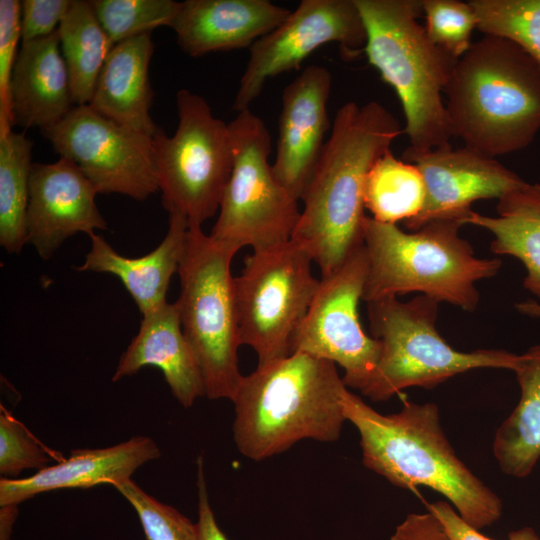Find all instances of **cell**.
I'll return each instance as SVG.
<instances>
[{"mask_svg": "<svg viewBox=\"0 0 540 540\" xmlns=\"http://www.w3.org/2000/svg\"><path fill=\"white\" fill-rule=\"evenodd\" d=\"M458 220L437 219L405 232L396 224L366 216L363 243L368 273L362 300L377 301L411 292L473 311L478 281L495 276L500 259L478 258L460 237Z\"/></svg>", "mask_w": 540, "mask_h": 540, "instance_id": "6", "label": "cell"}, {"mask_svg": "<svg viewBox=\"0 0 540 540\" xmlns=\"http://www.w3.org/2000/svg\"><path fill=\"white\" fill-rule=\"evenodd\" d=\"M61 454L44 446L5 409L0 414V473L15 478L25 469H45Z\"/></svg>", "mask_w": 540, "mask_h": 540, "instance_id": "33", "label": "cell"}, {"mask_svg": "<svg viewBox=\"0 0 540 540\" xmlns=\"http://www.w3.org/2000/svg\"><path fill=\"white\" fill-rule=\"evenodd\" d=\"M138 333L122 354L112 380L136 374L146 366L159 368L171 393L184 407L205 396L195 355L182 330L176 303H164L142 315Z\"/></svg>", "mask_w": 540, "mask_h": 540, "instance_id": "20", "label": "cell"}, {"mask_svg": "<svg viewBox=\"0 0 540 540\" xmlns=\"http://www.w3.org/2000/svg\"><path fill=\"white\" fill-rule=\"evenodd\" d=\"M402 133L395 116L375 100L349 101L337 110L291 237L318 265L321 277L338 270L363 244L367 175Z\"/></svg>", "mask_w": 540, "mask_h": 540, "instance_id": "1", "label": "cell"}, {"mask_svg": "<svg viewBox=\"0 0 540 540\" xmlns=\"http://www.w3.org/2000/svg\"><path fill=\"white\" fill-rule=\"evenodd\" d=\"M153 439L136 436L117 445L75 449L70 456L24 479L0 480V505L17 506L43 492L67 488H90L130 479L143 464L160 456Z\"/></svg>", "mask_w": 540, "mask_h": 540, "instance_id": "19", "label": "cell"}, {"mask_svg": "<svg viewBox=\"0 0 540 540\" xmlns=\"http://www.w3.org/2000/svg\"><path fill=\"white\" fill-rule=\"evenodd\" d=\"M425 30L438 47L459 59L471 46L477 19L469 2L422 0Z\"/></svg>", "mask_w": 540, "mask_h": 540, "instance_id": "31", "label": "cell"}, {"mask_svg": "<svg viewBox=\"0 0 540 540\" xmlns=\"http://www.w3.org/2000/svg\"><path fill=\"white\" fill-rule=\"evenodd\" d=\"M188 220L169 213V228L162 242L150 253L128 258L117 253L100 235L89 234L91 249L77 271L110 273L117 276L142 315L166 303L170 280L178 271Z\"/></svg>", "mask_w": 540, "mask_h": 540, "instance_id": "23", "label": "cell"}, {"mask_svg": "<svg viewBox=\"0 0 540 540\" xmlns=\"http://www.w3.org/2000/svg\"><path fill=\"white\" fill-rule=\"evenodd\" d=\"M427 509L441 521L452 540H492L466 523L449 502L428 503ZM507 540H540V537L533 528L523 527L510 532Z\"/></svg>", "mask_w": 540, "mask_h": 540, "instance_id": "36", "label": "cell"}, {"mask_svg": "<svg viewBox=\"0 0 540 540\" xmlns=\"http://www.w3.org/2000/svg\"><path fill=\"white\" fill-rule=\"evenodd\" d=\"M228 126L234 162L210 238L236 253L288 242L301 211L268 162L271 136L264 121L246 109Z\"/></svg>", "mask_w": 540, "mask_h": 540, "instance_id": "9", "label": "cell"}, {"mask_svg": "<svg viewBox=\"0 0 540 540\" xmlns=\"http://www.w3.org/2000/svg\"><path fill=\"white\" fill-rule=\"evenodd\" d=\"M367 273L363 243L338 270L321 277L291 341V354L303 352L339 365L344 369L345 385L361 392L369 384L381 352L380 341L366 334L359 317Z\"/></svg>", "mask_w": 540, "mask_h": 540, "instance_id": "12", "label": "cell"}, {"mask_svg": "<svg viewBox=\"0 0 540 540\" xmlns=\"http://www.w3.org/2000/svg\"><path fill=\"white\" fill-rule=\"evenodd\" d=\"M426 189L419 168L383 154L370 169L364 187V205L376 221L397 224L415 218L422 210Z\"/></svg>", "mask_w": 540, "mask_h": 540, "instance_id": "27", "label": "cell"}, {"mask_svg": "<svg viewBox=\"0 0 540 540\" xmlns=\"http://www.w3.org/2000/svg\"><path fill=\"white\" fill-rule=\"evenodd\" d=\"M21 40V1L0 0V136L12 130L10 85Z\"/></svg>", "mask_w": 540, "mask_h": 540, "instance_id": "34", "label": "cell"}, {"mask_svg": "<svg viewBox=\"0 0 540 540\" xmlns=\"http://www.w3.org/2000/svg\"><path fill=\"white\" fill-rule=\"evenodd\" d=\"M346 389L335 363L307 353L258 365L242 377L232 400L237 449L261 461L303 439L338 440L347 421Z\"/></svg>", "mask_w": 540, "mask_h": 540, "instance_id": "3", "label": "cell"}, {"mask_svg": "<svg viewBox=\"0 0 540 540\" xmlns=\"http://www.w3.org/2000/svg\"><path fill=\"white\" fill-rule=\"evenodd\" d=\"M198 521L196 523L200 540H229L218 526L210 506L205 480L204 460L197 458Z\"/></svg>", "mask_w": 540, "mask_h": 540, "instance_id": "38", "label": "cell"}, {"mask_svg": "<svg viewBox=\"0 0 540 540\" xmlns=\"http://www.w3.org/2000/svg\"><path fill=\"white\" fill-rule=\"evenodd\" d=\"M328 43L338 44L347 60L364 53L366 31L355 0H302L277 28L257 40L249 48L233 110L249 109L268 79L297 69Z\"/></svg>", "mask_w": 540, "mask_h": 540, "instance_id": "14", "label": "cell"}, {"mask_svg": "<svg viewBox=\"0 0 540 540\" xmlns=\"http://www.w3.org/2000/svg\"><path fill=\"white\" fill-rule=\"evenodd\" d=\"M10 97L13 123L23 128L53 126L76 106L57 30L21 43Z\"/></svg>", "mask_w": 540, "mask_h": 540, "instance_id": "21", "label": "cell"}, {"mask_svg": "<svg viewBox=\"0 0 540 540\" xmlns=\"http://www.w3.org/2000/svg\"><path fill=\"white\" fill-rule=\"evenodd\" d=\"M57 32L75 105H88L114 44L86 0H72Z\"/></svg>", "mask_w": 540, "mask_h": 540, "instance_id": "26", "label": "cell"}, {"mask_svg": "<svg viewBox=\"0 0 540 540\" xmlns=\"http://www.w3.org/2000/svg\"><path fill=\"white\" fill-rule=\"evenodd\" d=\"M113 486L135 509L146 540H200L196 524L146 493L131 478Z\"/></svg>", "mask_w": 540, "mask_h": 540, "instance_id": "32", "label": "cell"}, {"mask_svg": "<svg viewBox=\"0 0 540 540\" xmlns=\"http://www.w3.org/2000/svg\"><path fill=\"white\" fill-rule=\"evenodd\" d=\"M496 216L472 211L465 219L493 235L494 254L512 256L526 269L523 286L540 300V183L525 182L498 200Z\"/></svg>", "mask_w": 540, "mask_h": 540, "instance_id": "24", "label": "cell"}, {"mask_svg": "<svg viewBox=\"0 0 540 540\" xmlns=\"http://www.w3.org/2000/svg\"><path fill=\"white\" fill-rule=\"evenodd\" d=\"M477 29L506 39L540 65V0H470Z\"/></svg>", "mask_w": 540, "mask_h": 540, "instance_id": "29", "label": "cell"}, {"mask_svg": "<svg viewBox=\"0 0 540 540\" xmlns=\"http://www.w3.org/2000/svg\"><path fill=\"white\" fill-rule=\"evenodd\" d=\"M71 4L72 0L21 1V43L53 34Z\"/></svg>", "mask_w": 540, "mask_h": 540, "instance_id": "35", "label": "cell"}, {"mask_svg": "<svg viewBox=\"0 0 540 540\" xmlns=\"http://www.w3.org/2000/svg\"><path fill=\"white\" fill-rule=\"evenodd\" d=\"M153 52L150 33L115 44L88 104L107 119L151 137L162 130L150 116L153 91L149 64Z\"/></svg>", "mask_w": 540, "mask_h": 540, "instance_id": "22", "label": "cell"}, {"mask_svg": "<svg viewBox=\"0 0 540 540\" xmlns=\"http://www.w3.org/2000/svg\"><path fill=\"white\" fill-rule=\"evenodd\" d=\"M313 259L292 240L253 251L234 277L240 340L258 365L288 357L291 341L319 288Z\"/></svg>", "mask_w": 540, "mask_h": 540, "instance_id": "11", "label": "cell"}, {"mask_svg": "<svg viewBox=\"0 0 540 540\" xmlns=\"http://www.w3.org/2000/svg\"><path fill=\"white\" fill-rule=\"evenodd\" d=\"M32 148L25 132L0 136V244L10 254H19L27 243Z\"/></svg>", "mask_w": 540, "mask_h": 540, "instance_id": "28", "label": "cell"}, {"mask_svg": "<svg viewBox=\"0 0 540 540\" xmlns=\"http://www.w3.org/2000/svg\"><path fill=\"white\" fill-rule=\"evenodd\" d=\"M518 312L530 317H540V300H526L515 305Z\"/></svg>", "mask_w": 540, "mask_h": 540, "instance_id": "39", "label": "cell"}, {"mask_svg": "<svg viewBox=\"0 0 540 540\" xmlns=\"http://www.w3.org/2000/svg\"><path fill=\"white\" fill-rule=\"evenodd\" d=\"M176 103L174 135L161 130L153 137L159 190L168 213L185 216L189 226H201L219 210L231 176V135L202 96L181 89Z\"/></svg>", "mask_w": 540, "mask_h": 540, "instance_id": "10", "label": "cell"}, {"mask_svg": "<svg viewBox=\"0 0 540 540\" xmlns=\"http://www.w3.org/2000/svg\"><path fill=\"white\" fill-rule=\"evenodd\" d=\"M390 540H452L441 521L430 511L410 513L397 525Z\"/></svg>", "mask_w": 540, "mask_h": 540, "instance_id": "37", "label": "cell"}, {"mask_svg": "<svg viewBox=\"0 0 540 540\" xmlns=\"http://www.w3.org/2000/svg\"><path fill=\"white\" fill-rule=\"evenodd\" d=\"M40 131L98 193L140 201L160 191L153 137L147 134L121 126L89 105H76L61 121Z\"/></svg>", "mask_w": 540, "mask_h": 540, "instance_id": "13", "label": "cell"}, {"mask_svg": "<svg viewBox=\"0 0 540 540\" xmlns=\"http://www.w3.org/2000/svg\"><path fill=\"white\" fill-rule=\"evenodd\" d=\"M97 19L115 45L174 24L181 2L174 0H93Z\"/></svg>", "mask_w": 540, "mask_h": 540, "instance_id": "30", "label": "cell"}, {"mask_svg": "<svg viewBox=\"0 0 540 540\" xmlns=\"http://www.w3.org/2000/svg\"><path fill=\"white\" fill-rule=\"evenodd\" d=\"M331 84L332 76L326 67L310 65L283 90L272 169L277 180L298 201L326 142Z\"/></svg>", "mask_w": 540, "mask_h": 540, "instance_id": "17", "label": "cell"}, {"mask_svg": "<svg viewBox=\"0 0 540 540\" xmlns=\"http://www.w3.org/2000/svg\"><path fill=\"white\" fill-rule=\"evenodd\" d=\"M444 93L452 137L488 157L526 148L540 130V65L506 39L472 43Z\"/></svg>", "mask_w": 540, "mask_h": 540, "instance_id": "4", "label": "cell"}, {"mask_svg": "<svg viewBox=\"0 0 540 540\" xmlns=\"http://www.w3.org/2000/svg\"><path fill=\"white\" fill-rule=\"evenodd\" d=\"M403 160L419 168L426 189L421 212L404 222L410 231L437 219L458 220L464 225L475 201L499 200L526 182L496 158L465 146L424 153L405 150Z\"/></svg>", "mask_w": 540, "mask_h": 540, "instance_id": "15", "label": "cell"}, {"mask_svg": "<svg viewBox=\"0 0 540 540\" xmlns=\"http://www.w3.org/2000/svg\"><path fill=\"white\" fill-rule=\"evenodd\" d=\"M342 407L360 435L366 468L397 487L438 492L479 531L499 520L501 499L458 458L437 405L405 402L399 412L381 414L346 389Z\"/></svg>", "mask_w": 540, "mask_h": 540, "instance_id": "2", "label": "cell"}, {"mask_svg": "<svg viewBox=\"0 0 540 540\" xmlns=\"http://www.w3.org/2000/svg\"><path fill=\"white\" fill-rule=\"evenodd\" d=\"M291 10L268 0H186L172 29L191 57L250 48L277 28Z\"/></svg>", "mask_w": 540, "mask_h": 540, "instance_id": "18", "label": "cell"}, {"mask_svg": "<svg viewBox=\"0 0 540 540\" xmlns=\"http://www.w3.org/2000/svg\"><path fill=\"white\" fill-rule=\"evenodd\" d=\"M236 252L189 226L178 266L183 333L198 362L205 396L233 400L243 375L231 262Z\"/></svg>", "mask_w": 540, "mask_h": 540, "instance_id": "8", "label": "cell"}, {"mask_svg": "<svg viewBox=\"0 0 540 540\" xmlns=\"http://www.w3.org/2000/svg\"><path fill=\"white\" fill-rule=\"evenodd\" d=\"M95 187L69 159L33 163L29 179L26 217L27 243L49 259L63 242L76 233L106 230L98 210Z\"/></svg>", "mask_w": 540, "mask_h": 540, "instance_id": "16", "label": "cell"}, {"mask_svg": "<svg viewBox=\"0 0 540 540\" xmlns=\"http://www.w3.org/2000/svg\"><path fill=\"white\" fill-rule=\"evenodd\" d=\"M361 14L370 65L400 100L405 118V150L424 153L451 147L443 93L457 58L428 37L418 19L417 0H355Z\"/></svg>", "mask_w": 540, "mask_h": 540, "instance_id": "5", "label": "cell"}, {"mask_svg": "<svg viewBox=\"0 0 540 540\" xmlns=\"http://www.w3.org/2000/svg\"><path fill=\"white\" fill-rule=\"evenodd\" d=\"M370 331L381 344L378 364L361 392L385 401L410 387L432 389L458 374L478 368L513 370L518 355L506 350L463 352L436 330L438 303L418 295L407 302L389 297L368 302Z\"/></svg>", "mask_w": 540, "mask_h": 540, "instance_id": "7", "label": "cell"}, {"mask_svg": "<svg viewBox=\"0 0 540 540\" xmlns=\"http://www.w3.org/2000/svg\"><path fill=\"white\" fill-rule=\"evenodd\" d=\"M512 371L520 399L495 433L493 454L503 473L524 478L540 458V344L518 355Z\"/></svg>", "mask_w": 540, "mask_h": 540, "instance_id": "25", "label": "cell"}]
</instances>
